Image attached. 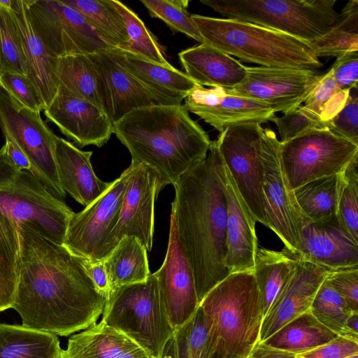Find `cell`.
<instances>
[{"mask_svg":"<svg viewBox=\"0 0 358 358\" xmlns=\"http://www.w3.org/2000/svg\"><path fill=\"white\" fill-rule=\"evenodd\" d=\"M18 234L20 268L13 308L22 326L66 336L96 324L106 298L90 277L87 259L24 224Z\"/></svg>","mask_w":358,"mask_h":358,"instance_id":"cell-1","label":"cell"},{"mask_svg":"<svg viewBox=\"0 0 358 358\" xmlns=\"http://www.w3.org/2000/svg\"><path fill=\"white\" fill-rule=\"evenodd\" d=\"M171 213L192 268L199 302L229 275L224 266L227 206L210 146L173 185Z\"/></svg>","mask_w":358,"mask_h":358,"instance_id":"cell-2","label":"cell"},{"mask_svg":"<svg viewBox=\"0 0 358 358\" xmlns=\"http://www.w3.org/2000/svg\"><path fill=\"white\" fill-rule=\"evenodd\" d=\"M113 133L129 151L131 164L155 172L158 193L204 159L212 142L182 103L131 110L113 123Z\"/></svg>","mask_w":358,"mask_h":358,"instance_id":"cell-3","label":"cell"},{"mask_svg":"<svg viewBox=\"0 0 358 358\" xmlns=\"http://www.w3.org/2000/svg\"><path fill=\"white\" fill-rule=\"evenodd\" d=\"M199 306L213 350L224 358H247L259 342L263 320L253 270L230 273Z\"/></svg>","mask_w":358,"mask_h":358,"instance_id":"cell-4","label":"cell"},{"mask_svg":"<svg viewBox=\"0 0 358 358\" xmlns=\"http://www.w3.org/2000/svg\"><path fill=\"white\" fill-rule=\"evenodd\" d=\"M192 17L202 43L243 62L313 71L323 66L307 43L289 34L238 20Z\"/></svg>","mask_w":358,"mask_h":358,"instance_id":"cell-5","label":"cell"},{"mask_svg":"<svg viewBox=\"0 0 358 358\" xmlns=\"http://www.w3.org/2000/svg\"><path fill=\"white\" fill-rule=\"evenodd\" d=\"M0 212L11 217L18 226L24 224L60 245L74 213L33 173L17 169L3 145L0 149Z\"/></svg>","mask_w":358,"mask_h":358,"instance_id":"cell-6","label":"cell"},{"mask_svg":"<svg viewBox=\"0 0 358 358\" xmlns=\"http://www.w3.org/2000/svg\"><path fill=\"white\" fill-rule=\"evenodd\" d=\"M102 314V322L127 336L151 358L160 357L175 331L169 321L153 273L144 282L112 291Z\"/></svg>","mask_w":358,"mask_h":358,"instance_id":"cell-7","label":"cell"},{"mask_svg":"<svg viewBox=\"0 0 358 358\" xmlns=\"http://www.w3.org/2000/svg\"><path fill=\"white\" fill-rule=\"evenodd\" d=\"M228 19L280 31L306 43L324 35L338 14L335 0H202Z\"/></svg>","mask_w":358,"mask_h":358,"instance_id":"cell-8","label":"cell"},{"mask_svg":"<svg viewBox=\"0 0 358 358\" xmlns=\"http://www.w3.org/2000/svg\"><path fill=\"white\" fill-rule=\"evenodd\" d=\"M272 130L259 123L231 125L215 141L235 185L256 222L268 227L262 182L263 153Z\"/></svg>","mask_w":358,"mask_h":358,"instance_id":"cell-9","label":"cell"},{"mask_svg":"<svg viewBox=\"0 0 358 358\" xmlns=\"http://www.w3.org/2000/svg\"><path fill=\"white\" fill-rule=\"evenodd\" d=\"M358 156V145L328 128L311 129L280 142V162L292 190L339 174Z\"/></svg>","mask_w":358,"mask_h":358,"instance_id":"cell-10","label":"cell"},{"mask_svg":"<svg viewBox=\"0 0 358 358\" xmlns=\"http://www.w3.org/2000/svg\"><path fill=\"white\" fill-rule=\"evenodd\" d=\"M0 128L29 160L33 174L56 198L64 201L54 155L56 135L43 120L41 113L28 109L0 90Z\"/></svg>","mask_w":358,"mask_h":358,"instance_id":"cell-11","label":"cell"},{"mask_svg":"<svg viewBox=\"0 0 358 358\" xmlns=\"http://www.w3.org/2000/svg\"><path fill=\"white\" fill-rule=\"evenodd\" d=\"M34 29L55 57L117 48L76 9L61 0H27Z\"/></svg>","mask_w":358,"mask_h":358,"instance_id":"cell-12","label":"cell"},{"mask_svg":"<svg viewBox=\"0 0 358 358\" xmlns=\"http://www.w3.org/2000/svg\"><path fill=\"white\" fill-rule=\"evenodd\" d=\"M130 173L129 166L97 199L71 215L62 244L71 253L93 262L103 261L109 255L108 237L117 222Z\"/></svg>","mask_w":358,"mask_h":358,"instance_id":"cell-13","label":"cell"},{"mask_svg":"<svg viewBox=\"0 0 358 358\" xmlns=\"http://www.w3.org/2000/svg\"><path fill=\"white\" fill-rule=\"evenodd\" d=\"M264 211L271 229L285 248L295 256L300 251L301 234L310 222L297 204L280 162V141L274 131L270 134L263 153Z\"/></svg>","mask_w":358,"mask_h":358,"instance_id":"cell-14","label":"cell"},{"mask_svg":"<svg viewBox=\"0 0 358 358\" xmlns=\"http://www.w3.org/2000/svg\"><path fill=\"white\" fill-rule=\"evenodd\" d=\"M87 56L97 76L103 108L113 124L135 109L182 103V100L154 89L134 76L116 62L109 50Z\"/></svg>","mask_w":358,"mask_h":358,"instance_id":"cell-15","label":"cell"},{"mask_svg":"<svg viewBox=\"0 0 358 358\" xmlns=\"http://www.w3.org/2000/svg\"><path fill=\"white\" fill-rule=\"evenodd\" d=\"M317 71L289 68L246 66V75L238 85L226 91L257 100L273 112L284 114L302 105L320 80Z\"/></svg>","mask_w":358,"mask_h":358,"instance_id":"cell-16","label":"cell"},{"mask_svg":"<svg viewBox=\"0 0 358 358\" xmlns=\"http://www.w3.org/2000/svg\"><path fill=\"white\" fill-rule=\"evenodd\" d=\"M210 147L215 166L227 206L226 254L224 266L230 273L253 270L258 248L256 220L240 194L217 148L216 141Z\"/></svg>","mask_w":358,"mask_h":358,"instance_id":"cell-17","label":"cell"},{"mask_svg":"<svg viewBox=\"0 0 358 358\" xmlns=\"http://www.w3.org/2000/svg\"><path fill=\"white\" fill-rule=\"evenodd\" d=\"M131 173L115 225L110 232L109 254L124 236H135L150 251L155 224V201L159 194L155 172L143 164H131Z\"/></svg>","mask_w":358,"mask_h":358,"instance_id":"cell-18","label":"cell"},{"mask_svg":"<svg viewBox=\"0 0 358 358\" xmlns=\"http://www.w3.org/2000/svg\"><path fill=\"white\" fill-rule=\"evenodd\" d=\"M153 274L169 321L176 330L194 315L199 302L193 273L179 240L173 213L166 257L161 267Z\"/></svg>","mask_w":358,"mask_h":358,"instance_id":"cell-19","label":"cell"},{"mask_svg":"<svg viewBox=\"0 0 358 358\" xmlns=\"http://www.w3.org/2000/svg\"><path fill=\"white\" fill-rule=\"evenodd\" d=\"M185 100L187 110L220 132L241 123H264L275 117L266 103L255 99L231 94L222 87L207 88L198 85Z\"/></svg>","mask_w":358,"mask_h":358,"instance_id":"cell-20","label":"cell"},{"mask_svg":"<svg viewBox=\"0 0 358 358\" xmlns=\"http://www.w3.org/2000/svg\"><path fill=\"white\" fill-rule=\"evenodd\" d=\"M43 112L48 121L81 148L101 147L113 134V124L104 110L83 99L57 92Z\"/></svg>","mask_w":358,"mask_h":358,"instance_id":"cell-21","label":"cell"},{"mask_svg":"<svg viewBox=\"0 0 358 358\" xmlns=\"http://www.w3.org/2000/svg\"><path fill=\"white\" fill-rule=\"evenodd\" d=\"M296 257L329 271L358 267V241L335 215L303 227Z\"/></svg>","mask_w":358,"mask_h":358,"instance_id":"cell-22","label":"cell"},{"mask_svg":"<svg viewBox=\"0 0 358 358\" xmlns=\"http://www.w3.org/2000/svg\"><path fill=\"white\" fill-rule=\"evenodd\" d=\"M328 272L322 266L299 259L294 273L263 318L259 342L264 341L286 324L310 310Z\"/></svg>","mask_w":358,"mask_h":358,"instance_id":"cell-23","label":"cell"},{"mask_svg":"<svg viewBox=\"0 0 358 358\" xmlns=\"http://www.w3.org/2000/svg\"><path fill=\"white\" fill-rule=\"evenodd\" d=\"M8 10L22 43L27 76L36 86L47 108L59 90L58 58L50 52L37 34L30 17L27 0H10Z\"/></svg>","mask_w":358,"mask_h":358,"instance_id":"cell-24","label":"cell"},{"mask_svg":"<svg viewBox=\"0 0 358 358\" xmlns=\"http://www.w3.org/2000/svg\"><path fill=\"white\" fill-rule=\"evenodd\" d=\"M92 152L83 151L57 136L54 141V155L60 185L77 202L86 207L102 195L111 185L95 174Z\"/></svg>","mask_w":358,"mask_h":358,"instance_id":"cell-25","label":"cell"},{"mask_svg":"<svg viewBox=\"0 0 358 358\" xmlns=\"http://www.w3.org/2000/svg\"><path fill=\"white\" fill-rule=\"evenodd\" d=\"M178 56L185 73L203 87L230 90L246 75V66L239 61L204 43L184 50Z\"/></svg>","mask_w":358,"mask_h":358,"instance_id":"cell-26","label":"cell"},{"mask_svg":"<svg viewBox=\"0 0 358 358\" xmlns=\"http://www.w3.org/2000/svg\"><path fill=\"white\" fill-rule=\"evenodd\" d=\"M59 358H151L122 333L101 320L72 336Z\"/></svg>","mask_w":358,"mask_h":358,"instance_id":"cell-27","label":"cell"},{"mask_svg":"<svg viewBox=\"0 0 358 358\" xmlns=\"http://www.w3.org/2000/svg\"><path fill=\"white\" fill-rule=\"evenodd\" d=\"M109 52L116 62L134 76L171 97L183 101L199 85L171 65H162L118 48Z\"/></svg>","mask_w":358,"mask_h":358,"instance_id":"cell-28","label":"cell"},{"mask_svg":"<svg viewBox=\"0 0 358 358\" xmlns=\"http://www.w3.org/2000/svg\"><path fill=\"white\" fill-rule=\"evenodd\" d=\"M299 259L287 250L276 251L259 248L253 272L258 287L263 318L294 273Z\"/></svg>","mask_w":358,"mask_h":358,"instance_id":"cell-29","label":"cell"},{"mask_svg":"<svg viewBox=\"0 0 358 358\" xmlns=\"http://www.w3.org/2000/svg\"><path fill=\"white\" fill-rule=\"evenodd\" d=\"M62 350L55 334L0 324V358H59Z\"/></svg>","mask_w":358,"mask_h":358,"instance_id":"cell-30","label":"cell"},{"mask_svg":"<svg viewBox=\"0 0 358 358\" xmlns=\"http://www.w3.org/2000/svg\"><path fill=\"white\" fill-rule=\"evenodd\" d=\"M110 292L133 283L144 282L151 274L147 250L135 236H124L103 260Z\"/></svg>","mask_w":358,"mask_h":358,"instance_id":"cell-31","label":"cell"},{"mask_svg":"<svg viewBox=\"0 0 358 358\" xmlns=\"http://www.w3.org/2000/svg\"><path fill=\"white\" fill-rule=\"evenodd\" d=\"M337 336L308 311L263 342L271 347L299 354L327 343Z\"/></svg>","mask_w":358,"mask_h":358,"instance_id":"cell-32","label":"cell"},{"mask_svg":"<svg viewBox=\"0 0 358 358\" xmlns=\"http://www.w3.org/2000/svg\"><path fill=\"white\" fill-rule=\"evenodd\" d=\"M20 268L18 225L0 212V312L13 308Z\"/></svg>","mask_w":358,"mask_h":358,"instance_id":"cell-33","label":"cell"},{"mask_svg":"<svg viewBox=\"0 0 358 358\" xmlns=\"http://www.w3.org/2000/svg\"><path fill=\"white\" fill-rule=\"evenodd\" d=\"M57 73L58 92L90 101L103 108L97 76L87 55L58 57Z\"/></svg>","mask_w":358,"mask_h":358,"instance_id":"cell-34","label":"cell"},{"mask_svg":"<svg viewBox=\"0 0 358 358\" xmlns=\"http://www.w3.org/2000/svg\"><path fill=\"white\" fill-rule=\"evenodd\" d=\"M308 45L317 58L337 57L358 50V1H349L332 27L321 38Z\"/></svg>","mask_w":358,"mask_h":358,"instance_id":"cell-35","label":"cell"},{"mask_svg":"<svg viewBox=\"0 0 358 358\" xmlns=\"http://www.w3.org/2000/svg\"><path fill=\"white\" fill-rule=\"evenodd\" d=\"M339 176L323 177L293 190L304 216L317 222L336 215Z\"/></svg>","mask_w":358,"mask_h":358,"instance_id":"cell-36","label":"cell"},{"mask_svg":"<svg viewBox=\"0 0 358 358\" xmlns=\"http://www.w3.org/2000/svg\"><path fill=\"white\" fill-rule=\"evenodd\" d=\"M79 11L96 30L124 50L129 37L124 20L110 0H61Z\"/></svg>","mask_w":358,"mask_h":358,"instance_id":"cell-37","label":"cell"},{"mask_svg":"<svg viewBox=\"0 0 358 358\" xmlns=\"http://www.w3.org/2000/svg\"><path fill=\"white\" fill-rule=\"evenodd\" d=\"M110 1L122 16L127 28L129 43L124 50L162 65H171L164 56L155 37L138 16L121 1Z\"/></svg>","mask_w":358,"mask_h":358,"instance_id":"cell-38","label":"cell"},{"mask_svg":"<svg viewBox=\"0 0 358 358\" xmlns=\"http://www.w3.org/2000/svg\"><path fill=\"white\" fill-rule=\"evenodd\" d=\"M309 311L321 324L339 336L343 335L348 318L356 312L325 279L317 289Z\"/></svg>","mask_w":358,"mask_h":358,"instance_id":"cell-39","label":"cell"},{"mask_svg":"<svg viewBox=\"0 0 358 358\" xmlns=\"http://www.w3.org/2000/svg\"><path fill=\"white\" fill-rule=\"evenodd\" d=\"M338 176L336 215L346 230L358 241V156Z\"/></svg>","mask_w":358,"mask_h":358,"instance_id":"cell-40","label":"cell"},{"mask_svg":"<svg viewBox=\"0 0 358 358\" xmlns=\"http://www.w3.org/2000/svg\"><path fill=\"white\" fill-rule=\"evenodd\" d=\"M176 358H210L213 348L201 308L173 333Z\"/></svg>","mask_w":358,"mask_h":358,"instance_id":"cell-41","label":"cell"},{"mask_svg":"<svg viewBox=\"0 0 358 358\" xmlns=\"http://www.w3.org/2000/svg\"><path fill=\"white\" fill-rule=\"evenodd\" d=\"M350 89L339 88L329 69L304 101L303 106L331 124L332 119L345 104Z\"/></svg>","mask_w":358,"mask_h":358,"instance_id":"cell-42","label":"cell"},{"mask_svg":"<svg viewBox=\"0 0 358 358\" xmlns=\"http://www.w3.org/2000/svg\"><path fill=\"white\" fill-rule=\"evenodd\" d=\"M152 17L163 20L173 32H181L202 43L201 36L187 11L188 0H141Z\"/></svg>","mask_w":358,"mask_h":358,"instance_id":"cell-43","label":"cell"},{"mask_svg":"<svg viewBox=\"0 0 358 358\" xmlns=\"http://www.w3.org/2000/svg\"><path fill=\"white\" fill-rule=\"evenodd\" d=\"M27 76V64L17 29L9 10L0 6V74Z\"/></svg>","mask_w":358,"mask_h":358,"instance_id":"cell-44","label":"cell"},{"mask_svg":"<svg viewBox=\"0 0 358 358\" xmlns=\"http://www.w3.org/2000/svg\"><path fill=\"white\" fill-rule=\"evenodd\" d=\"M278 129L280 142L285 143L311 129L328 128L331 124L322 121L319 116L301 105L295 110L272 120Z\"/></svg>","mask_w":358,"mask_h":358,"instance_id":"cell-45","label":"cell"},{"mask_svg":"<svg viewBox=\"0 0 358 358\" xmlns=\"http://www.w3.org/2000/svg\"><path fill=\"white\" fill-rule=\"evenodd\" d=\"M0 86L12 99L33 111L45 109V103L32 81L25 75L5 72L0 74Z\"/></svg>","mask_w":358,"mask_h":358,"instance_id":"cell-46","label":"cell"},{"mask_svg":"<svg viewBox=\"0 0 358 358\" xmlns=\"http://www.w3.org/2000/svg\"><path fill=\"white\" fill-rule=\"evenodd\" d=\"M331 125L332 131L358 145V87L350 89L345 104Z\"/></svg>","mask_w":358,"mask_h":358,"instance_id":"cell-47","label":"cell"},{"mask_svg":"<svg viewBox=\"0 0 358 358\" xmlns=\"http://www.w3.org/2000/svg\"><path fill=\"white\" fill-rule=\"evenodd\" d=\"M325 280L358 312V267L329 271Z\"/></svg>","mask_w":358,"mask_h":358,"instance_id":"cell-48","label":"cell"},{"mask_svg":"<svg viewBox=\"0 0 358 358\" xmlns=\"http://www.w3.org/2000/svg\"><path fill=\"white\" fill-rule=\"evenodd\" d=\"M358 355V342L338 336L330 342L296 354L295 358H348Z\"/></svg>","mask_w":358,"mask_h":358,"instance_id":"cell-49","label":"cell"},{"mask_svg":"<svg viewBox=\"0 0 358 358\" xmlns=\"http://www.w3.org/2000/svg\"><path fill=\"white\" fill-rule=\"evenodd\" d=\"M330 69L339 88L345 90L358 87V50L337 57Z\"/></svg>","mask_w":358,"mask_h":358,"instance_id":"cell-50","label":"cell"},{"mask_svg":"<svg viewBox=\"0 0 358 358\" xmlns=\"http://www.w3.org/2000/svg\"><path fill=\"white\" fill-rule=\"evenodd\" d=\"M86 266L96 289L107 299L110 294V288L103 261L93 262L87 259Z\"/></svg>","mask_w":358,"mask_h":358,"instance_id":"cell-51","label":"cell"},{"mask_svg":"<svg viewBox=\"0 0 358 358\" xmlns=\"http://www.w3.org/2000/svg\"><path fill=\"white\" fill-rule=\"evenodd\" d=\"M3 145L6 152L13 164L20 170L29 171L33 173L31 163L21 149L8 136H4Z\"/></svg>","mask_w":358,"mask_h":358,"instance_id":"cell-52","label":"cell"},{"mask_svg":"<svg viewBox=\"0 0 358 358\" xmlns=\"http://www.w3.org/2000/svg\"><path fill=\"white\" fill-rule=\"evenodd\" d=\"M295 353L271 347L264 342H258L247 358H295Z\"/></svg>","mask_w":358,"mask_h":358,"instance_id":"cell-53","label":"cell"},{"mask_svg":"<svg viewBox=\"0 0 358 358\" xmlns=\"http://www.w3.org/2000/svg\"><path fill=\"white\" fill-rule=\"evenodd\" d=\"M358 312H355L348 318L342 337L358 342Z\"/></svg>","mask_w":358,"mask_h":358,"instance_id":"cell-54","label":"cell"},{"mask_svg":"<svg viewBox=\"0 0 358 358\" xmlns=\"http://www.w3.org/2000/svg\"><path fill=\"white\" fill-rule=\"evenodd\" d=\"M159 358H176V342L173 335L166 343Z\"/></svg>","mask_w":358,"mask_h":358,"instance_id":"cell-55","label":"cell"},{"mask_svg":"<svg viewBox=\"0 0 358 358\" xmlns=\"http://www.w3.org/2000/svg\"><path fill=\"white\" fill-rule=\"evenodd\" d=\"M210 358H224L222 355L216 351H213ZM241 358V357H240Z\"/></svg>","mask_w":358,"mask_h":358,"instance_id":"cell-56","label":"cell"},{"mask_svg":"<svg viewBox=\"0 0 358 358\" xmlns=\"http://www.w3.org/2000/svg\"><path fill=\"white\" fill-rule=\"evenodd\" d=\"M348 358H358V355L348 357Z\"/></svg>","mask_w":358,"mask_h":358,"instance_id":"cell-57","label":"cell"}]
</instances>
